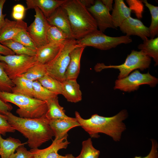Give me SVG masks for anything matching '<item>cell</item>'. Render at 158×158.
Listing matches in <instances>:
<instances>
[{"instance_id":"cell-1","label":"cell","mask_w":158,"mask_h":158,"mask_svg":"<svg viewBox=\"0 0 158 158\" xmlns=\"http://www.w3.org/2000/svg\"><path fill=\"white\" fill-rule=\"evenodd\" d=\"M75 115L80 126L91 138H98L99 137V133H103L111 137L114 141H119L122 133L126 129V125L123 122L128 116L126 110H123L116 115L109 117L95 114L90 118L85 119L77 111H75Z\"/></svg>"},{"instance_id":"cell-2","label":"cell","mask_w":158,"mask_h":158,"mask_svg":"<svg viewBox=\"0 0 158 158\" xmlns=\"http://www.w3.org/2000/svg\"><path fill=\"white\" fill-rule=\"evenodd\" d=\"M5 115L9 124L28 139L27 143L31 149L38 148L54 136L45 114L37 118H22L11 112Z\"/></svg>"},{"instance_id":"cell-3","label":"cell","mask_w":158,"mask_h":158,"mask_svg":"<svg viewBox=\"0 0 158 158\" xmlns=\"http://www.w3.org/2000/svg\"><path fill=\"white\" fill-rule=\"evenodd\" d=\"M61 6L68 15L73 39L80 40L98 30L95 20L80 0H66Z\"/></svg>"},{"instance_id":"cell-4","label":"cell","mask_w":158,"mask_h":158,"mask_svg":"<svg viewBox=\"0 0 158 158\" xmlns=\"http://www.w3.org/2000/svg\"><path fill=\"white\" fill-rule=\"evenodd\" d=\"M0 99L18 106L16 113L22 118H40L45 114L47 110V101L22 95L0 91Z\"/></svg>"},{"instance_id":"cell-5","label":"cell","mask_w":158,"mask_h":158,"mask_svg":"<svg viewBox=\"0 0 158 158\" xmlns=\"http://www.w3.org/2000/svg\"><path fill=\"white\" fill-rule=\"evenodd\" d=\"M78 46L77 40L68 38L62 44L56 57L45 65L47 74L62 82L65 79V75L69 65L70 54L71 51Z\"/></svg>"},{"instance_id":"cell-6","label":"cell","mask_w":158,"mask_h":158,"mask_svg":"<svg viewBox=\"0 0 158 158\" xmlns=\"http://www.w3.org/2000/svg\"><path fill=\"white\" fill-rule=\"evenodd\" d=\"M151 58L142 50L139 51L133 50L128 55L124 63L118 65H105L103 63H98L95 66V70L100 71L102 69L108 68L117 69L120 71L118 79H122L128 75L133 70L140 69L143 71L149 67Z\"/></svg>"},{"instance_id":"cell-7","label":"cell","mask_w":158,"mask_h":158,"mask_svg":"<svg viewBox=\"0 0 158 158\" xmlns=\"http://www.w3.org/2000/svg\"><path fill=\"white\" fill-rule=\"evenodd\" d=\"M132 41L131 38L126 35L112 37L106 35L98 30L77 40V44L79 46H90L101 50H107L122 44H129Z\"/></svg>"},{"instance_id":"cell-8","label":"cell","mask_w":158,"mask_h":158,"mask_svg":"<svg viewBox=\"0 0 158 158\" xmlns=\"http://www.w3.org/2000/svg\"><path fill=\"white\" fill-rule=\"evenodd\" d=\"M0 61L4 63V70L11 80L25 73L37 62L35 56L3 55L0 54Z\"/></svg>"},{"instance_id":"cell-9","label":"cell","mask_w":158,"mask_h":158,"mask_svg":"<svg viewBox=\"0 0 158 158\" xmlns=\"http://www.w3.org/2000/svg\"><path fill=\"white\" fill-rule=\"evenodd\" d=\"M158 82V79L151 75L149 72L142 73L136 70L127 76L116 80L114 88L130 92L137 90L142 85L147 84L154 87Z\"/></svg>"},{"instance_id":"cell-10","label":"cell","mask_w":158,"mask_h":158,"mask_svg":"<svg viewBox=\"0 0 158 158\" xmlns=\"http://www.w3.org/2000/svg\"><path fill=\"white\" fill-rule=\"evenodd\" d=\"M35 19L28 28L27 31L37 48L48 44L47 31L49 23L46 18L38 8L34 9Z\"/></svg>"},{"instance_id":"cell-11","label":"cell","mask_w":158,"mask_h":158,"mask_svg":"<svg viewBox=\"0 0 158 158\" xmlns=\"http://www.w3.org/2000/svg\"><path fill=\"white\" fill-rule=\"evenodd\" d=\"M87 8L95 20L99 30L103 32L108 28L116 29L109 11L101 0L95 1L94 4Z\"/></svg>"},{"instance_id":"cell-12","label":"cell","mask_w":158,"mask_h":158,"mask_svg":"<svg viewBox=\"0 0 158 158\" xmlns=\"http://www.w3.org/2000/svg\"><path fill=\"white\" fill-rule=\"evenodd\" d=\"M67 138V137L60 139L55 138L49 146L44 149H31L30 151L33 154V158H74L72 154L62 156L58 153L59 150L66 148L69 144Z\"/></svg>"},{"instance_id":"cell-13","label":"cell","mask_w":158,"mask_h":158,"mask_svg":"<svg viewBox=\"0 0 158 158\" xmlns=\"http://www.w3.org/2000/svg\"><path fill=\"white\" fill-rule=\"evenodd\" d=\"M120 30L126 35H136L144 41L150 37L149 28L139 20L130 17L125 20L119 26Z\"/></svg>"},{"instance_id":"cell-14","label":"cell","mask_w":158,"mask_h":158,"mask_svg":"<svg viewBox=\"0 0 158 158\" xmlns=\"http://www.w3.org/2000/svg\"><path fill=\"white\" fill-rule=\"evenodd\" d=\"M50 126L53 132L55 139H60L67 137L68 132L71 129L80 124L75 118L57 119L49 121Z\"/></svg>"},{"instance_id":"cell-15","label":"cell","mask_w":158,"mask_h":158,"mask_svg":"<svg viewBox=\"0 0 158 158\" xmlns=\"http://www.w3.org/2000/svg\"><path fill=\"white\" fill-rule=\"evenodd\" d=\"M46 18L49 24L62 30L68 38H73L68 15L66 11L61 6L57 8Z\"/></svg>"},{"instance_id":"cell-16","label":"cell","mask_w":158,"mask_h":158,"mask_svg":"<svg viewBox=\"0 0 158 158\" xmlns=\"http://www.w3.org/2000/svg\"><path fill=\"white\" fill-rule=\"evenodd\" d=\"M28 28L27 23L22 20L14 21L5 18L0 30V43L12 40L20 32L27 30Z\"/></svg>"},{"instance_id":"cell-17","label":"cell","mask_w":158,"mask_h":158,"mask_svg":"<svg viewBox=\"0 0 158 158\" xmlns=\"http://www.w3.org/2000/svg\"><path fill=\"white\" fill-rule=\"evenodd\" d=\"M66 0H26V10L38 8L47 18L58 7L61 6Z\"/></svg>"},{"instance_id":"cell-18","label":"cell","mask_w":158,"mask_h":158,"mask_svg":"<svg viewBox=\"0 0 158 158\" xmlns=\"http://www.w3.org/2000/svg\"><path fill=\"white\" fill-rule=\"evenodd\" d=\"M85 47L78 46L71 52L70 62L65 75V79L77 80L80 71L81 56Z\"/></svg>"},{"instance_id":"cell-19","label":"cell","mask_w":158,"mask_h":158,"mask_svg":"<svg viewBox=\"0 0 158 158\" xmlns=\"http://www.w3.org/2000/svg\"><path fill=\"white\" fill-rule=\"evenodd\" d=\"M63 44L48 43L38 48L35 56L36 61L45 65L47 64L57 55Z\"/></svg>"},{"instance_id":"cell-20","label":"cell","mask_w":158,"mask_h":158,"mask_svg":"<svg viewBox=\"0 0 158 158\" xmlns=\"http://www.w3.org/2000/svg\"><path fill=\"white\" fill-rule=\"evenodd\" d=\"M62 83V95L68 101L76 103L82 100V93L77 80L66 79Z\"/></svg>"},{"instance_id":"cell-21","label":"cell","mask_w":158,"mask_h":158,"mask_svg":"<svg viewBox=\"0 0 158 158\" xmlns=\"http://www.w3.org/2000/svg\"><path fill=\"white\" fill-rule=\"evenodd\" d=\"M132 9L123 0H115L111 14L114 26L116 29L126 19L131 16Z\"/></svg>"},{"instance_id":"cell-22","label":"cell","mask_w":158,"mask_h":158,"mask_svg":"<svg viewBox=\"0 0 158 158\" xmlns=\"http://www.w3.org/2000/svg\"><path fill=\"white\" fill-rule=\"evenodd\" d=\"M12 80L14 86L11 93L33 97V81L22 76L17 77Z\"/></svg>"},{"instance_id":"cell-23","label":"cell","mask_w":158,"mask_h":158,"mask_svg":"<svg viewBox=\"0 0 158 158\" xmlns=\"http://www.w3.org/2000/svg\"><path fill=\"white\" fill-rule=\"evenodd\" d=\"M47 110L45 115L49 121L70 117L66 114L63 107L59 105L58 96L47 101Z\"/></svg>"},{"instance_id":"cell-24","label":"cell","mask_w":158,"mask_h":158,"mask_svg":"<svg viewBox=\"0 0 158 158\" xmlns=\"http://www.w3.org/2000/svg\"><path fill=\"white\" fill-rule=\"evenodd\" d=\"M27 143H22L19 139L9 137L3 139L0 135V150L1 158H9L19 146Z\"/></svg>"},{"instance_id":"cell-25","label":"cell","mask_w":158,"mask_h":158,"mask_svg":"<svg viewBox=\"0 0 158 158\" xmlns=\"http://www.w3.org/2000/svg\"><path fill=\"white\" fill-rule=\"evenodd\" d=\"M139 44L138 48L143 51L150 57L153 58L155 62V66L158 64V37L153 39H148L143 41Z\"/></svg>"},{"instance_id":"cell-26","label":"cell","mask_w":158,"mask_h":158,"mask_svg":"<svg viewBox=\"0 0 158 158\" xmlns=\"http://www.w3.org/2000/svg\"><path fill=\"white\" fill-rule=\"evenodd\" d=\"M11 50L17 55H24L33 56L35 55L36 51L25 47L20 43L12 40H8L0 43Z\"/></svg>"},{"instance_id":"cell-27","label":"cell","mask_w":158,"mask_h":158,"mask_svg":"<svg viewBox=\"0 0 158 158\" xmlns=\"http://www.w3.org/2000/svg\"><path fill=\"white\" fill-rule=\"evenodd\" d=\"M68 38L62 30L49 24L47 31L48 43L62 44Z\"/></svg>"},{"instance_id":"cell-28","label":"cell","mask_w":158,"mask_h":158,"mask_svg":"<svg viewBox=\"0 0 158 158\" xmlns=\"http://www.w3.org/2000/svg\"><path fill=\"white\" fill-rule=\"evenodd\" d=\"M41 84L49 90L57 95L62 92V83L47 74L38 80Z\"/></svg>"},{"instance_id":"cell-29","label":"cell","mask_w":158,"mask_h":158,"mask_svg":"<svg viewBox=\"0 0 158 158\" xmlns=\"http://www.w3.org/2000/svg\"><path fill=\"white\" fill-rule=\"evenodd\" d=\"M142 2L148 8L151 15V23L148 28L150 39H153L158 34V6L148 3L146 0Z\"/></svg>"},{"instance_id":"cell-30","label":"cell","mask_w":158,"mask_h":158,"mask_svg":"<svg viewBox=\"0 0 158 158\" xmlns=\"http://www.w3.org/2000/svg\"><path fill=\"white\" fill-rule=\"evenodd\" d=\"M33 97L36 99L47 101L58 96L43 87L38 80L33 81Z\"/></svg>"},{"instance_id":"cell-31","label":"cell","mask_w":158,"mask_h":158,"mask_svg":"<svg viewBox=\"0 0 158 158\" xmlns=\"http://www.w3.org/2000/svg\"><path fill=\"white\" fill-rule=\"evenodd\" d=\"M47 74L45 65L37 62L26 73L20 76L34 81L38 80Z\"/></svg>"},{"instance_id":"cell-32","label":"cell","mask_w":158,"mask_h":158,"mask_svg":"<svg viewBox=\"0 0 158 158\" xmlns=\"http://www.w3.org/2000/svg\"><path fill=\"white\" fill-rule=\"evenodd\" d=\"M100 151L93 146L91 138L83 141L80 154L74 158H98Z\"/></svg>"},{"instance_id":"cell-33","label":"cell","mask_w":158,"mask_h":158,"mask_svg":"<svg viewBox=\"0 0 158 158\" xmlns=\"http://www.w3.org/2000/svg\"><path fill=\"white\" fill-rule=\"evenodd\" d=\"M12 40L18 42L26 47L36 51L37 47L29 35L27 30H23L18 33Z\"/></svg>"},{"instance_id":"cell-34","label":"cell","mask_w":158,"mask_h":158,"mask_svg":"<svg viewBox=\"0 0 158 158\" xmlns=\"http://www.w3.org/2000/svg\"><path fill=\"white\" fill-rule=\"evenodd\" d=\"M4 63L0 61V91L12 92L14 85L4 70Z\"/></svg>"},{"instance_id":"cell-35","label":"cell","mask_w":158,"mask_h":158,"mask_svg":"<svg viewBox=\"0 0 158 158\" xmlns=\"http://www.w3.org/2000/svg\"><path fill=\"white\" fill-rule=\"evenodd\" d=\"M15 130L8 123L6 116L0 113V135L5 136L7 133H13Z\"/></svg>"},{"instance_id":"cell-36","label":"cell","mask_w":158,"mask_h":158,"mask_svg":"<svg viewBox=\"0 0 158 158\" xmlns=\"http://www.w3.org/2000/svg\"><path fill=\"white\" fill-rule=\"evenodd\" d=\"M24 145L18 147L16 150V152L12 154L9 158H33L32 153L28 150Z\"/></svg>"},{"instance_id":"cell-37","label":"cell","mask_w":158,"mask_h":158,"mask_svg":"<svg viewBox=\"0 0 158 158\" xmlns=\"http://www.w3.org/2000/svg\"><path fill=\"white\" fill-rule=\"evenodd\" d=\"M151 148L149 153L146 156L142 157L135 156L133 158H158V144L157 141L154 139H151Z\"/></svg>"},{"instance_id":"cell-38","label":"cell","mask_w":158,"mask_h":158,"mask_svg":"<svg viewBox=\"0 0 158 158\" xmlns=\"http://www.w3.org/2000/svg\"><path fill=\"white\" fill-rule=\"evenodd\" d=\"M13 109L12 106L9 103L5 102L0 99V113L6 115L8 112H10Z\"/></svg>"},{"instance_id":"cell-39","label":"cell","mask_w":158,"mask_h":158,"mask_svg":"<svg viewBox=\"0 0 158 158\" xmlns=\"http://www.w3.org/2000/svg\"><path fill=\"white\" fill-rule=\"evenodd\" d=\"M6 1L5 0H0V30L5 22V17L6 15L2 13L3 7Z\"/></svg>"},{"instance_id":"cell-40","label":"cell","mask_w":158,"mask_h":158,"mask_svg":"<svg viewBox=\"0 0 158 158\" xmlns=\"http://www.w3.org/2000/svg\"><path fill=\"white\" fill-rule=\"evenodd\" d=\"M0 54L6 56L15 54L10 49L0 43Z\"/></svg>"},{"instance_id":"cell-41","label":"cell","mask_w":158,"mask_h":158,"mask_svg":"<svg viewBox=\"0 0 158 158\" xmlns=\"http://www.w3.org/2000/svg\"><path fill=\"white\" fill-rule=\"evenodd\" d=\"M25 10H26L23 5L18 4L13 7V11L25 13Z\"/></svg>"},{"instance_id":"cell-42","label":"cell","mask_w":158,"mask_h":158,"mask_svg":"<svg viewBox=\"0 0 158 158\" xmlns=\"http://www.w3.org/2000/svg\"><path fill=\"white\" fill-rule=\"evenodd\" d=\"M101 1L103 4L109 9V11L112 10L113 0H102Z\"/></svg>"},{"instance_id":"cell-43","label":"cell","mask_w":158,"mask_h":158,"mask_svg":"<svg viewBox=\"0 0 158 158\" xmlns=\"http://www.w3.org/2000/svg\"><path fill=\"white\" fill-rule=\"evenodd\" d=\"M25 13L12 12V16L13 18L16 20H22L24 18Z\"/></svg>"},{"instance_id":"cell-44","label":"cell","mask_w":158,"mask_h":158,"mask_svg":"<svg viewBox=\"0 0 158 158\" xmlns=\"http://www.w3.org/2000/svg\"><path fill=\"white\" fill-rule=\"evenodd\" d=\"M80 1L87 8L93 5L95 1L93 0H80Z\"/></svg>"},{"instance_id":"cell-45","label":"cell","mask_w":158,"mask_h":158,"mask_svg":"<svg viewBox=\"0 0 158 158\" xmlns=\"http://www.w3.org/2000/svg\"></svg>"}]
</instances>
